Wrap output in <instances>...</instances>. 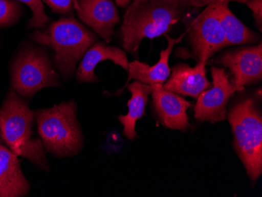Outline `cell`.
Returning <instances> with one entry per match:
<instances>
[{
	"instance_id": "1",
	"label": "cell",
	"mask_w": 262,
	"mask_h": 197,
	"mask_svg": "<svg viewBox=\"0 0 262 197\" xmlns=\"http://www.w3.org/2000/svg\"><path fill=\"white\" fill-rule=\"evenodd\" d=\"M185 9L153 0H136L127 7L121 27L123 47L138 55L141 41L165 35L182 19Z\"/></svg>"
},
{
	"instance_id": "2",
	"label": "cell",
	"mask_w": 262,
	"mask_h": 197,
	"mask_svg": "<svg viewBox=\"0 0 262 197\" xmlns=\"http://www.w3.org/2000/svg\"><path fill=\"white\" fill-rule=\"evenodd\" d=\"M34 113L27 103L11 91L0 108V133L3 140L17 156L45 168V152L39 139L32 138Z\"/></svg>"
},
{
	"instance_id": "3",
	"label": "cell",
	"mask_w": 262,
	"mask_h": 197,
	"mask_svg": "<svg viewBox=\"0 0 262 197\" xmlns=\"http://www.w3.org/2000/svg\"><path fill=\"white\" fill-rule=\"evenodd\" d=\"M234 135V146L247 174L255 182L262 173V117L255 100H241L228 115Z\"/></svg>"
},
{
	"instance_id": "4",
	"label": "cell",
	"mask_w": 262,
	"mask_h": 197,
	"mask_svg": "<svg viewBox=\"0 0 262 197\" xmlns=\"http://www.w3.org/2000/svg\"><path fill=\"white\" fill-rule=\"evenodd\" d=\"M32 39L55 51L56 65L64 77L74 73L76 64L96 41V36L73 18L54 22L44 31H36Z\"/></svg>"
},
{
	"instance_id": "5",
	"label": "cell",
	"mask_w": 262,
	"mask_h": 197,
	"mask_svg": "<svg viewBox=\"0 0 262 197\" xmlns=\"http://www.w3.org/2000/svg\"><path fill=\"white\" fill-rule=\"evenodd\" d=\"M38 130L48 152L58 157L76 154L82 143L73 101L37 113Z\"/></svg>"
},
{
	"instance_id": "6",
	"label": "cell",
	"mask_w": 262,
	"mask_h": 197,
	"mask_svg": "<svg viewBox=\"0 0 262 197\" xmlns=\"http://www.w3.org/2000/svg\"><path fill=\"white\" fill-rule=\"evenodd\" d=\"M57 79L45 54L29 51L19 57L13 67L12 86L19 95L32 98L42 88L58 86Z\"/></svg>"
},
{
	"instance_id": "7",
	"label": "cell",
	"mask_w": 262,
	"mask_h": 197,
	"mask_svg": "<svg viewBox=\"0 0 262 197\" xmlns=\"http://www.w3.org/2000/svg\"><path fill=\"white\" fill-rule=\"evenodd\" d=\"M221 1L215 0L207 5L190 26L192 55L198 62L207 63L212 56L227 47L219 17Z\"/></svg>"
},
{
	"instance_id": "8",
	"label": "cell",
	"mask_w": 262,
	"mask_h": 197,
	"mask_svg": "<svg viewBox=\"0 0 262 197\" xmlns=\"http://www.w3.org/2000/svg\"><path fill=\"white\" fill-rule=\"evenodd\" d=\"M211 74L212 86L200 94L194 108V117L200 123L224 121L227 114L228 102L236 92L225 69L212 66Z\"/></svg>"
},
{
	"instance_id": "9",
	"label": "cell",
	"mask_w": 262,
	"mask_h": 197,
	"mask_svg": "<svg viewBox=\"0 0 262 197\" xmlns=\"http://www.w3.org/2000/svg\"><path fill=\"white\" fill-rule=\"evenodd\" d=\"M216 62L230 70L233 76L231 82L235 91H243L247 85L261 80V43L227 51L217 57Z\"/></svg>"
},
{
	"instance_id": "10",
	"label": "cell",
	"mask_w": 262,
	"mask_h": 197,
	"mask_svg": "<svg viewBox=\"0 0 262 197\" xmlns=\"http://www.w3.org/2000/svg\"><path fill=\"white\" fill-rule=\"evenodd\" d=\"M153 106L162 124L172 130H186L190 126L187 110L191 103L163 84L151 85Z\"/></svg>"
},
{
	"instance_id": "11",
	"label": "cell",
	"mask_w": 262,
	"mask_h": 197,
	"mask_svg": "<svg viewBox=\"0 0 262 197\" xmlns=\"http://www.w3.org/2000/svg\"><path fill=\"white\" fill-rule=\"evenodd\" d=\"M77 14L85 24L111 42L115 26L120 21L117 9L111 0H77Z\"/></svg>"
},
{
	"instance_id": "12",
	"label": "cell",
	"mask_w": 262,
	"mask_h": 197,
	"mask_svg": "<svg viewBox=\"0 0 262 197\" xmlns=\"http://www.w3.org/2000/svg\"><path fill=\"white\" fill-rule=\"evenodd\" d=\"M207 63L198 62L195 67L180 64L172 68V73L168 80L163 84L165 89L178 95L192 97L197 99L203 91L211 86L207 78Z\"/></svg>"
},
{
	"instance_id": "13",
	"label": "cell",
	"mask_w": 262,
	"mask_h": 197,
	"mask_svg": "<svg viewBox=\"0 0 262 197\" xmlns=\"http://www.w3.org/2000/svg\"><path fill=\"white\" fill-rule=\"evenodd\" d=\"M29 189L17 154L0 145V196H23Z\"/></svg>"
},
{
	"instance_id": "14",
	"label": "cell",
	"mask_w": 262,
	"mask_h": 197,
	"mask_svg": "<svg viewBox=\"0 0 262 197\" xmlns=\"http://www.w3.org/2000/svg\"><path fill=\"white\" fill-rule=\"evenodd\" d=\"M106 60L121 66L126 71L129 69V62L123 50L106 45L104 42H97L85 53L76 73L78 80L88 83L97 82L98 78L94 73V69L98 63Z\"/></svg>"
},
{
	"instance_id": "15",
	"label": "cell",
	"mask_w": 262,
	"mask_h": 197,
	"mask_svg": "<svg viewBox=\"0 0 262 197\" xmlns=\"http://www.w3.org/2000/svg\"><path fill=\"white\" fill-rule=\"evenodd\" d=\"M183 36L184 35H182L180 37L173 39L166 36L168 41V47L161 51L160 60L155 65L149 66L139 61L129 63L127 71L129 74L127 82L130 79H135L150 86L154 84H163L170 76L169 59L173 47L182 40Z\"/></svg>"
},
{
	"instance_id": "16",
	"label": "cell",
	"mask_w": 262,
	"mask_h": 197,
	"mask_svg": "<svg viewBox=\"0 0 262 197\" xmlns=\"http://www.w3.org/2000/svg\"><path fill=\"white\" fill-rule=\"evenodd\" d=\"M128 90L131 93V98L127 103L129 111L127 114L120 116L118 119L123 125L124 136L129 140H134L138 136L135 125L137 120L145 114L148 95L151 94V86L136 80L128 86Z\"/></svg>"
},
{
	"instance_id": "17",
	"label": "cell",
	"mask_w": 262,
	"mask_h": 197,
	"mask_svg": "<svg viewBox=\"0 0 262 197\" xmlns=\"http://www.w3.org/2000/svg\"><path fill=\"white\" fill-rule=\"evenodd\" d=\"M219 17L225 32L227 47L239 44L254 43L258 36L250 30L237 18L229 7V3L222 0L219 8Z\"/></svg>"
},
{
	"instance_id": "18",
	"label": "cell",
	"mask_w": 262,
	"mask_h": 197,
	"mask_svg": "<svg viewBox=\"0 0 262 197\" xmlns=\"http://www.w3.org/2000/svg\"><path fill=\"white\" fill-rule=\"evenodd\" d=\"M26 4L32 11V18L29 20V28L43 29L50 18L45 13L43 4L40 0H17Z\"/></svg>"
},
{
	"instance_id": "19",
	"label": "cell",
	"mask_w": 262,
	"mask_h": 197,
	"mask_svg": "<svg viewBox=\"0 0 262 197\" xmlns=\"http://www.w3.org/2000/svg\"><path fill=\"white\" fill-rule=\"evenodd\" d=\"M18 14V5L14 0H0V27L13 22Z\"/></svg>"
},
{
	"instance_id": "20",
	"label": "cell",
	"mask_w": 262,
	"mask_h": 197,
	"mask_svg": "<svg viewBox=\"0 0 262 197\" xmlns=\"http://www.w3.org/2000/svg\"><path fill=\"white\" fill-rule=\"evenodd\" d=\"M51 7L53 11L61 14H69L73 12V3L77 8V0H42Z\"/></svg>"
},
{
	"instance_id": "21",
	"label": "cell",
	"mask_w": 262,
	"mask_h": 197,
	"mask_svg": "<svg viewBox=\"0 0 262 197\" xmlns=\"http://www.w3.org/2000/svg\"><path fill=\"white\" fill-rule=\"evenodd\" d=\"M247 7L253 11L257 27L261 32L262 26V0H247Z\"/></svg>"
},
{
	"instance_id": "22",
	"label": "cell",
	"mask_w": 262,
	"mask_h": 197,
	"mask_svg": "<svg viewBox=\"0 0 262 197\" xmlns=\"http://www.w3.org/2000/svg\"><path fill=\"white\" fill-rule=\"evenodd\" d=\"M155 2L160 3V4H170V5L176 6L181 8H188V7H195L192 0H153Z\"/></svg>"
},
{
	"instance_id": "23",
	"label": "cell",
	"mask_w": 262,
	"mask_h": 197,
	"mask_svg": "<svg viewBox=\"0 0 262 197\" xmlns=\"http://www.w3.org/2000/svg\"><path fill=\"white\" fill-rule=\"evenodd\" d=\"M195 4V7H204V6L208 5L210 3L215 0H192Z\"/></svg>"
},
{
	"instance_id": "24",
	"label": "cell",
	"mask_w": 262,
	"mask_h": 197,
	"mask_svg": "<svg viewBox=\"0 0 262 197\" xmlns=\"http://www.w3.org/2000/svg\"><path fill=\"white\" fill-rule=\"evenodd\" d=\"M116 4L120 7H127L131 1H136V0H115Z\"/></svg>"
}]
</instances>
